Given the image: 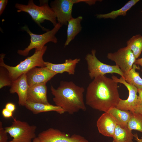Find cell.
<instances>
[{
  "instance_id": "6da1fadb",
  "label": "cell",
  "mask_w": 142,
  "mask_h": 142,
  "mask_svg": "<svg viewBox=\"0 0 142 142\" xmlns=\"http://www.w3.org/2000/svg\"><path fill=\"white\" fill-rule=\"evenodd\" d=\"M118 83L105 75L95 78L87 87L86 104L105 112L111 108L116 107L120 99Z\"/></svg>"
},
{
  "instance_id": "7a4b0ae2",
  "label": "cell",
  "mask_w": 142,
  "mask_h": 142,
  "mask_svg": "<svg viewBox=\"0 0 142 142\" xmlns=\"http://www.w3.org/2000/svg\"><path fill=\"white\" fill-rule=\"evenodd\" d=\"M50 89L55 105L65 112L73 114L80 110L86 111L83 87L77 85L72 81H62L57 88L51 85Z\"/></svg>"
},
{
  "instance_id": "3957f363",
  "label": "cell",
  "mask_w": 142,
  "mask_h": 142,
  "mask_svg": "<svg viewBox=\"0 0 142 142\" xmlns=\"http://www.w3.org/2000/svg\"><path fill=\"white\" fill-rule=\"evenodd\" d=\"M40 2L39 6L35 4L33 0H29L27 5L16 3L15 6L18 12L28 13L43 31H47L48 29L42 27L41 23L45 20H48L54 27L57 23V18L54 12L49 5L48 0L40 1Z\"/></svg>"
},
{
  "instance_id": "277c9868",
  "label": "cell",
  "mask_w": 142,
  "mask_h": 142,
  "mask_svg": "<svg viewBox=\"0 0 142 142\" xmlns=\"http://www.w3.org/2000/svg\"><path fill=\"white\" fill-rule=\"evenodd\" d=\"M47 48V46H45L42 49L35 50L32 55L27 57L14 67L9 66L4 63L3 59L5 54L1 53L0 54V66L4 68L7 71L9 77L12 81H13L34 67H45L43 57Z\"/></svg>"
},
{
  "instance_id": "5b68a950",
  "label": "cell",
  "mask_w": 142,
  "mask_h": 142,
  "mask_svg": "<svg viewBox=\"0 0 142 142\" xmlns=\"http://www.w3.org/2000/svg\"><path fill=\"white\" fill-rule=\"evenodd\" d=\"M62 26L61 24L57 22L56 25L51 30H48L42 34H37L33 33L28 26L25 25L22 29L30 35V43L24 49L18 50L17 53L20 55L26 56L28 55L30 51L32 49L35 48V50H41L49 42L56 43L58 40L55 35Z\"/></svg>"
},
{
  "instance_id": "8992f818",
  "label": "cell",
  "mask_w": 142,
  "mask_h": 142,
  "mask_svg": "<svg viewBox=\"0 0 142 142\" xmlns=\"http://www.w3.org/2000/svg\"><path fill=\"white\" fill-rule=\"evenodd\" d=\"M7 133L13 138L8 142H32L36 137V126L13 118L12 125L4 128Z\"/></svg>"
},
{
  "instance_id": "52a82bcc",
  "label": "cell",
  "mask_w": 142,
  "mask_h": 142,
  "mask_svg": "<svg viewBox=\"0 0 142 142\" xmlns=\"http://www.w3.org/2000/svg\"><path fill=\"white\" fill-rule=\"evenodd\" d=\"M96 50L92 49L91 53L87 54L85 58L89 76L91 79H93L98 76L104 75L108 73H116L123 77V73L118 66L110 65L100 62L96 57Z\"/></svg>"
},
{
  "instance_id": "ba28073f",
  "label": "cell",
  "mask_w": 142,
  "mask_h": 142,
  "mask_svg": "<svg viewBox=\"0 0 142 142\" xmlns=\"http://www.w3.org/2000/svg\"><path fill=\"white\" fill-rule=\"evenodd\" d=\"M85 2V0H55L51 2L50 5L57 22L62 26H66L68 21L73 18L72 12L74 4Z\"/></svg>"
},
{
  "instance_id": "9c48e42d",
  "label": "cell",
  "mask_w": 142,
  "mask_h": 142,
  "mask_svg": "<svg viewBox=\"0 0 142 142\" xmlns=\"http://www.w3.org/2000/svg\"><path fill=\"white\" fill-rule=\"evenodd\" d=\"M38 137L40 142H89L80 135L74 134L70 136L69 134L53 128L40 132Z\"/></svg>"
},
{
  "instance_id": "30bf717a",
  "label": "cell",
  "mask_w": 142,
  "mask_h": 142,
  "mask_svg": "<svg viewBox=\"0 0 142 142\" xmlns=\"http://www.w3.org/2000/svg\"><path fill=\"white\" fill-rule=\"evenodd\" d=\"M107 57L115 63L124 74L131 69L136 59L131 50L127 46L113 53H109Z\"/></svg>"
},
{
  "instance_id": "8fae6325",
  "label": "cell",
  "mask_w": 142,
  "mask_h": 142,
  "mask_svg": "<svg viewBox=\"0 0 142 142\" xmlns=\"http://www.w3.org/2000/svg\"><path fill=\"white\" fill-rule=\"evenodd\" d=\"M111 78L117 83H122L125 85L129 91L128 98L126 100L120 98L116 107L121 110L134 112L137 105L138 89L133 85L127 83L122 77L118 78L116 76L113 75Z\"/></svg>"
},
{
  "instance_id": "7c38bea8",
  "label": "cell",
  "mask_w": 142,
  "mask_h": 142,
  "mask_svg": "<svg viewBox=\"0 0 142 142\" xmlns=\"http://www.w3.org/2000/svg\"><path fill=\"white\" fill-rule=\"evenodd\" d=\"M57 74L46 67H34L26 73L29 87L39 84L46 83Z\"/></svg>"
},
{
  "instance_id": "4fadbf2b",
  "label": "cell",
  "mask_w": 142,
  "mask_h": 142,
  "mask_svg": "<svg viewBox=\"0 0 142 142\" xmlns=\"http://www.w3.org/2000/svg\"><path fill=\"white\" fill-rule=\"evenodd\" d=\"M29 88L27 79L26 73L12 81L9 92L11 94L16 93L18 97L19 106H25L27 100V92Z\"/></svg>"
},
{
  "instance_id": "5bb4252c",
  "label": "cell",
  "mask_w": 142,
  "mask_h": 142,
  "mask_svg": "<svg viewBox=\"0 0 142 142\" xmlns=\"http://www.w3.org/2000/svg\"><path fill=\"white\" fill-rule=\"evenodd\" d=\"M117 123L109 113L105 112L100 117L97 126L100 133L106 136L113 137Z\"/></svg>"
},
{
  "instance_id": "9a60e30c",
  "label": "cell",
  "mask_w": 142,
  "mask_h": 142,
  "mask_svg": "<svg viewBox=\"0 0 142 142\" xmlns=\"http://www.w3.org/2000/svg\"><path fill=\"white\" fill-rule=\"evenodd\" d=\"M47 93L46 84H39L29 87L27 92V101L50 104L48 100Z\"/></svg>"
},
{
  "instance_id": "2e32d148",
  "label": "cell",
  "mask_w": 142,
  "mask_h": 142,
  "mask_svg": "<svg viewBox=\"0 0 142 142\" xmlns=\"http://www.w3.org/2000/svg\"><path fill=\"white\" fill-rule=\"evenodd\" d=\"M79 58L74 59H66L64 63L55 64L49 62H45V67L52 71L58 73L67 72L69 75H74L77 64L80 62Z\"/></svg>"
},
{
  "instance_id": "e0dca14e",
  "label": "cell",
  "mask_w": 142,
  "mask_h": 142,
  "mask_svg": "<svg viewBox=\"0 0 142 142\" xmlns=\"http://www.w3.org/2000/svg\"><path fill=\"white\" fill-rule=\"evenodd\" d=\"M24 106L35 114L50 111H55L60 114L65 112L64 110L60 107L50 104H47L27 101Z\"/></svg>"
},
{
  "instance_id": "ac0fdd59",
  "label": "cell",
  "mask_w": 142,
  "mask_h": 142,
  "mask_svg": "<svg viewBox=\"0 0 142 142\" xmlns=\"http://www.w3.org/2000/svg\"><path fill=\"white\" fill-rule=\"evenodd\" d=\"M83 17L80 16L77 18L73 17L68 22L66 40L64 44L65 47L74 39L75 37L82 31L81 22Z\"/></svg>"
},
{
  "instance_id": "d6986e66",
  "label": "cell",
  "mask_w": 142,
  "mask_h": 142,
  "mask_svg": "<svg viewBox=\"0 0 142 142\" xmlns=\"http://www.w3.org/2000/svg\"><path fill=\"white\" fill-rule=\"evenodd\" d=\"M107 112L113 117L118 124L123 128L128 127V123L132 115L131 112L113 107L110 108Z\"/></svg>"
},
{
  "instance_id": "ffe728a7",
  "label": "cell",
  "mask_w": 142,
  "mask_h": 142,
  "mask_svg": "<svg viewBox=\"0 0 142 142\" xmlns=\"http://www.w3.org/2000/svg\"><path fill=\"white\" fill-rule=\"evenodd\" d=\"M139 1V0H130L119 9L112 11L106 14H97L96 16L97 18L99 19L110 18L114 19L119 16H125L126 15L127 11Z\"/></svg>"
},
{
  "instance_id": "44dd1931",
  "label": "cell",
  "mask_w": 142,
  "mask_h": 142,
  "mask_svg": "<svg viewBox=\"0 0 142 142\" xmlns=\"http://www.w3.org/2000/svg\"><path fill=\"white\" fill-rule=\"evenodd\" d=\"M134 134L128 127L123 128L117 124L113 137V142H133Z\"/></svg>"
},
{
  "instance_id": "7402d4cb",
  "label": "cell",
  "mask_w": 142,
  "mask_h": 142,
  "mask_svg": "<svg viewBox=\"0 0 142 142\" xmlns=\"http://www.w3.org/2000/svg\"><path fill=\"white\" fill-rule=\"evenodd\" d=\"M139 69V67L134 64L131 69L127 73L124 74L123 77L127 83L139 89H142V79L139 73L135 71L136 69Z\"/></svg>"
},
{
  "instance_id": "603a6c76",
  "label": "cell",
  "mask_w": 142,
  "mask_h": 142,
  "mask_svg": "<svg viewBox=\"0 0 142 142\" xmlns=\"http://www.w3.org/2000/svg\"><path fill=\"white\" fill-rule=\"evenodd\" d=\"M126 44L136 59L138 58L142 52V36L138 34L133 36L127 41Z\"/></svg>"
},
{
  "instance_id": "cb8c5ba5",
  "label": "cell",
  "mask_w": 142,
  "mask_h": 142,
  "mask_svg": "<svg viewBox=\"0 0 142 142\" xmlns=\"http://www.w3.org/2000/svg\"><path fill=\"white\" fill-rule=\"evenodd\" d=\"M132 112L128 127L131 130H136L142 133V115L135 112Z\"/></svg>"
},
{
  "instance_id": "d4e9b609",
  "label": "cell",
  "mask_w": 142,
  "mask_h": 142,
  "mask_svg": "<svg viewBox=\"0 0 142 142\" xmlns=\"http://www.w3.org/2000/svg\"><path fill=\"white\" fill-rule=\"evenodd\" d=\"M4 70L1 68L0 72V88L6 86H11L12 81L10 79L8 72L5 73Z\"/></svg>"
},
{
  "instance_id": "484cf974",
  "label": "cell",
  "mask_w": 142,
  "mask_h": 142,
  "mask_svg": "<svg viewBox=\"0 0 142 142\" xmlns=\"http://www.w3.org/2000/svg\"><path fill=\"white\" fill-rule=\"evenodd\" d=\"M7 133L3 127L2 123L0 121V142H8Z\"/></svg>"
},
{
  "instance_id": "4316f807",
  "label": "cell",
  "mask_w": 142,
  "mask_h": 142,
  "mask_svg": "<svg viewBox=\"0 0 142 142\" xmlns=\"http://www.w3.org/2000/svg\"><path fill=\"white\" fill-rule=\"evenodd\" d=\"M2 114L4 118H9L12 117L13 112L5 108L2 110Z\"/></svg>"
},
{
  "instance_id": "83f0119b",
  "label": "cell",
  "mask_w": 142,
  "mask_h": 142,
  "mask_svg": "<svg viewBox=\"0 0 142 142\" xmlns=\"http://www.w3.org/2000/svg\"><path fill=\"white\" fill-rule=\"evenodd\" d=\"M8 2L7 0H0V15L3 13Z\"/></svg>"
},
{
  "instance_id": "f1b7e54d",
  "label": "cell",
  "mask_w": 142,
  "mask_h": 142,
  "mask_svg": "<svg viewBox=\"0 0 142 142\" xmlns=\"http://www.w3.org/2000/svg\"><path fill=\"white\" fill-rule=\"evenodd\" d=\"M5 108L13 112L16 109V106L15 105L12 103H8L5 105Z\"/></svg>"
},
{
  "instance_id": "f546056e",
  "label": "cell",
  "mask_w": 142,
  "mask_h": 142,
  "mask_svg": "<svg viewBox=\"0 0 142 142\" xmlns=\"http://www.w3.org/2000/svg\"><path fill=\"white\" fill-rule=\"evenodd\" d=\"M138 92L139 95L138 96L137 105L142 104V89H138Z\"/></svg>"
},
{
  "instance_id": "4dcf8cb0",
  "label": "cell",
  "mask_w": 142,
  "mask_h": 142,
  "mask_svg": "<svg viewBox=\"0 0 142 142\" xmlns=\"http://www.w3.org/2000/svg\"><path fill=\"white\" fill-rule=\"evenodd\" d=\"M134 112L142 115V104L137 105L135 109Z\"/></svg>"
},
{
  "instance_id": "1f68e13d",
  "label": "cell",
  "mask_w": 142,
  "mask_h": 142,
  "mask_svg": "<svg viewBox=\"0 0 142 142\" xmlns=\"http://www.w3.org/2000/svg\"><path fill=\"white\" fill-rule=\"evenodd\" d=\"M134 64L136 65H140L142 67V58L136 59ZM141 71L142 72V69Z\"/></svg>"
},
{
  "instance_id": "d6a6232c",
  "label": "cell",
  "mask_w": 142,
  "mask_h": 142,
  "mask_svg": "<svg viewBox=\"0 0 142 142\" xmlns=\"http://www.w3.org/2000/svg\"><path fill=\"white\" fill-rule=\"evenodd\" d=\"M134 137L137 142H142V137L141 138H139L137 133L134 134Z\"/></svg>"
},
{
  "instance_id": "836d02e7",
  "label": "cell",
  "mask_w": 142,
  "mask_h": 142,
  "mask_svg": "<svg viewBox=\"0 0 142 142\" xmlns=\"http://www.w3.org/2000/svg\"><path fill=\"white\" fill-rule=\"evenodd\" d=\"M33 142H40V141L38 137H36L33 139Z\"/></svg>"
}]
</instances>
